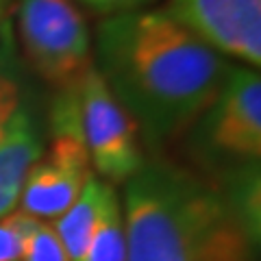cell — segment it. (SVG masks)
Masks as SVG:
<instances>
[{"instance_id": "cell-13", "label": "cell", "mask_w": 261, "mask_h": 261, "mask_svg": "<svg viewBox=\"0 0 261 261\" xmlns=\"http://www.w3.org/2000/svg\"><path fill=\"white\" fill-rule=\"evenodd\" d=\"M20 109V85L13 70L9 68V61L0 55V135L5 126L9 124L13 113Z\"/></svg>"}, {"instance_id": "cell-6", "label": "cell", "mask_w": 261, "mask_h": 261, "mask_svg": "<svg viewBox=\"0 0 261 261\" xmlns=\"http://www.w3.org/2000/svg\"><path fill=\"white\" fill-rule=\"evenodd\" d=\"M168 15L194 31L214 50L259 68L261 0H172Z\"/></svg>"}, {"instance_id": "cell-7", "label": "cell", "mask_w": 261, "mask_h": 261, "mask_svg": "<svg viewBox=\"0 0 261 261\" xmlns=\"http://www.w3.org/2000/svg\"><path fill=\"white\" fill-rule=\"evenodd\" d=\"M209 140L218 150L235 157L261 154V79L257 72L228 70L222 89L211 105Z\"/></svg>"}, {"instance_id": "cell-1", "label": "cell", "mask_w": 261, "mask_h": 261, "mask_svg": "<svg viewBox=\"0 0 261 261\" xmlns=\"http://www.w3.org/2000/svg\"><path fill=\"white\" fill-rule=\"evenodd\" d=\"M96 59L109 92L150 142H166L209 111L231 70L205 39L157 11L105 20Z\"/></svg>"}, {"instance_id": "cell-2", "label": "cell", "mask_w": 261, "mask_h": 261, "mask_svg": "<svg viewBox=\"0 0 261 261\" xmlns=\"http://www.w3.org/2000/svg\"><path fill=\"white\" fill-rule=\"evenodd\" d=\"M126 261H252L240 214L200 178L144 163L124 183Z\"/></svg>"}, {"instance_id": "cell-14", "label": "cell", "mask_w": 261, "mask_h": 261, "mask_svg": "<svg viewBox=\"0 0 261 261\" xmlns=\"http://www.w3.org/2000/svg\"><path fill=\"white\" fill-rule=\"evenodd\" d=\"M83 3L102 13H124V11H135L137 7L150 3V0H83Z\"/></svg>"}, {"instance_id": "cell-9", "label": "cell", "mask_w": 261, "mask_h": 261, "mask_svg": "<svg viewBox=\"0 0 261 261\" xmlns=\"http://www.w3.org/2000/svg\"><path fill=\"white\" fill-rule=\"evenodd\" d=\"M105 187H107V181L92 174L87 178L83 192L79 194V198L72 202V207L57 218V222L53 224L55 231L59 233L65 250H68L70 261H79L87 246V240L92 235L98 214H100Z\"/></svg>"}, {"instance_id": "cell-3", "label": "cell", "mask_w": 261, "mask_h": 261, "mask_svg": "<svg viewBox=\"0 0 261 261\" xmlns=\"http://www.w3.org/2000/svg\"><path fill=\"white\" fill-rule=\"evenodd\" d=\"M18 31L33 70L61 92L94 68L87 22L72 0H22Z\"/></svg>"}, {"instance_id": "cell-11", "label": "cell", "mask_w": 261, "mask_h": 261, "mask_svg": "<svg viewBox=\"0 0 261 261\" xmlns=\"http://www.w3.org/2000/svg\"><path fill=\"white\" fill-rule=\"evenodd\" d=\"M39 222V218L22 209L0 218V261H20L24 242Z\"/></svg>"}, {"instance_id": "cell-8", "label": "cell", "mask_w": 261, "mask_h": 261, "mask_svg": "<svg viewBox=\"0 0 261 261\" xmlns=\"http://www.w3.org/2000/svg\"><path fill=\"white\" fill-rule=\"evenodd\" d=\"M42 154L44 146L33 118L20 107L0 135V218L15 211L29 170Z\"/></svg>"}, {"instance_id": "cell-5", "label": "cell", "mask_w": 261, "mask_h": 261, "mask_svg": "<svg viewBox=\"0 0 261 261\" xmlns=\"http://www.w3.org/2000/svg\"><path fill=\"white\" fill-rule=\"evenodd\" d=\"M92 163L81 133H53L50 150L39 157L24 181L22 211L35 218H59L83 192Z\"/></svg>"}, {"instance_id": "cell-10", "label": "cell", "mask_w": 261, "mask_h": 261, "mask_svg": "<svg viewBox=\"0 0 261 261\" xmlns=\"http://www.w3.org/2000/svg\"><path fill=\"white\" fill-rule=\"evenodd\" d=\"M79 261H126V231L122 205L113 185L107 183L100 214Z\"/></svg>"}, {"instance_id": "cell-4", "label": "cell", "mask_w": 261, "mask_h": 261, "mask_svg": "<svg viewBox=\"0 0 261 261\" xmlns=\"http://www.w3.org/2000/svg\"><path fill=\"white\" fill-rule=\"evenodd\" d=\"M81 128L96 176L111 185L126 183L146 159L140 148V128L92 68L79 83Z\"/></svg>"}, {"instance_id": "cell-12", "label": "cell", "mask_w": 261, "mask_h": 261, "mask_svg": "<svg viewBox=\"0 0 261 261\" xmlns=\"http://www.w3.org/2000/svg\"><path fill=\"white\" fill-rule=\"evenodd\" d=\"M22 261H70L53 224L39 222L22 246Z\"/></svg>"}, {"instance_id": "cell-15", "label": "cell", "mask_w": 261, "mask_h": 261, "mask_svg": "<svg viewBox=\"0 0 261 261\" xmlns=\"http://www.w3.org/2000/svg\"><path fill=\"white\" fill-rule=\"evenodd\" d=\"M13 0H0V29H5V20H7V11H9Z\"/></svg>"}]
</instances>
